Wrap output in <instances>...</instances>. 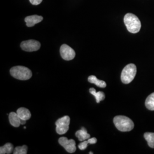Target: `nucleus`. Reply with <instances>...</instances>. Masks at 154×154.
Masks as SVG:
<instances>
[{"instance_id": "1", "label": "nucleus", "mask_w": 154, "mask_h": 154, "mask_svg": "<svg viewBox=\"0 0 154 154\" xmlns=\"http://www.w3.org/2000/svg\"><path fill=\"white\" fill-rule=\"evenodd\" d=\"M124 23L128 31L130 33H138L141 29L140 21L138 17L132 13H127L125 16Z\"/></svg>"}, {"instance_id": "2", "label": "nucleus", "mask_w": 154, "mask_h": 154, "mask_svg": "<svg viewBox=\"0 0 154 154\" xmlns=\"http://www.w3.org/2000/svg\"><path fill=\"white\" fill-rule=\"evenodd\" d=\"M113 122L116 128L122 132L130 131L134 127L132 120L126 116H116L114 117Z\"/></svg>"}, {"instance_id": "3", "label": "nucleus", "mask_w": 154, "mask_h": 154, "mask_svg": "<svg viewBox=\"0 0 154 154\" xmlns=\"http://www.w3.org/2000/svg\"><path fill=\"white\" fill-rule=\"evenodd\" d=\"M11 76L14 78L25 81L29 79L32 77V72L28 67L22 66L13 67L10 70Z\"/></svg>"}, {"instance_id": "4", "label": "nucleus", "mask_w": 154, "mask_h": 154, "mask_svg": "<svg viewBox=\"0 0 154 154\" xmlns=\"http://www.w3.org/2000/svg\"><path fill=\"white\" fill-rule=\"evenodd\" d=\"M137 74V67L130 63L125 67L121 73V81L125 84H128L131 82Z\"/></svg>"}, {"instance_id": "5", "label": "nucleus", "mask_w": 154, "mask_h": 154, "mask_svg": "<svg viewBox=\"0 0 154 154\" xmlns=\"http://www.w3.org/2000/svg\"><path fill=\"white\" fill-rule=\"evenodd\" d=\"M70 118L69 116H64L63 117L58 119L56 122V132L60 135L65 134L69 128Z\"/></svg>"}, {"instance_id": "6", "label": "nucleus", "mask_w": 154, "mask_h": 154, "mask_svg": "<svg viewBox=\"0 0 154 154\" xmlns=\"http://www.w3.org/2000/svg\"><path fill=\"white\" fill-rule=\"evenodd\" d=\"M58 142L69 153H73L77 149L76 143L74 139H68L66 137H61L59 139Z\"/></svg>"}, {"instance_id": "7", "label": "nucleus", "mask_w": 154, "mask_h": 154, "mask_svg": "<svg viewBox=\"0 0 154 154\" xmlns=\"http://www.w3.org/2000/svg\"><path fill=\"white\" fill-rule=\"evenodd\" d=\"M41 44L38 41L30 39L28 41H24L21 44V48L23 50L28 52H32L37 51L40 49Z\"/></svg>"}, {"instance_id": "8", "label": "nucleus", "mask_w": 154, "mask_h": 154, "mask_svg": "<svg viewBox=\"0 0 154 154\" xmlns=\"http://www.w3.org/2000/svg\"><path fill=\"white\" fill-rule=\"evenodd\" d=\"M60 54L62 58L66 61H70L75 57V52L67 45H62L60 48Z\"/></svg>"}, {"instance_id": "9", "label": "nucleus", "mask_w": 154, "mask_h": 154, "mask_svg": "<svg viewBox=\"0 0 154 154\" xmlns=\"http://www.w3.org/2000/svg\"><path fill=\"white\" fill-rule=\"evenodd\" d=\"M43 20V17L38 15H33L26 17L25 18V21L26 23V26L28 27H32L35 24L41 22Z\"/></svg>"}, {"instance_id": "10", "label": "nucleus", "mask_w": 154, "mask_h": 154, "mask_svg": "<svg viewBox=\"0 0 154 154\" xmlns=\"http://www.w3.org/2000/svg\"><path fill=\"white\" fill-rule=\"evenodd\" d=\"M9 122L11 126L15 127H18L21 125V119L17 115V112H11L9 115Z\"/></svg>"}, {"instance_id": "11", "label": "nucleus", "mask_w": 154, "mask_h": 154, "mask_svg": "<svg viewBox=\"0 0 154 154\" xmlns=\"http://www.w3.org/2000/svg\"><path fill=\"white\" fill-rule=\"evenodd\" d=\"M16 112L17 115L20 118V119L24 121L29 120L32 116L30 111L28 110V109L24 107H21L18 109Z\"/></svg>"}, {"instance_id": "12", "label": "nucleus", "mask_w": 154, "mask_h": 154, "mask_svg": "<svg viewBox=\"0 0 154 154\" xmlns=\"http://www.w3.org/2000/svg\"><path fill=\"white\" fill-rule=\"evenodd\" d=\"M75 136L81 142L86 140L90 138V135L88 133L87 130L84 127H82L81 130L77 131L75 133Z\"/></svg>"}, {"instance_id": "13", "label": "nucleus", "mask_w": 154, "mask_h": 154, "mask_svg": "<svg viewBox=\"0 0 154 154\" xmlns=\"http://www.w3.org/2000/svg\"><path fill=\"white\" fill-rule=\"evenodd\" d=\"M88 81L89 82L95 84L96 86L101 88H105L106 87V83L105 82V81L99 80L94 75H90L88 77Z\"/></svg>"}, {"instance_id": "14", "label": "nucleus", "mask_w": 154, "mask_h": 154, "mask_svg": "<svg viewBox=\"0 0 154 154\" xmlns=\"http://www.w3.org/2000/svg\"><path fill=\"white\" fill-rule=\"evenodd\" d=\"M89 91H90V93L94 95V97L95 98L96 102L97 103H99L101 100H103L105 99V94L102 91L96 92L95 89L94 88H90Z\"/></svg>"}, {"instance_id": "15", "label": "nucleus", "mask_w": 154, "mask_h": 154, "mask_svg": "<svg viewBox=\"0 0 154 154\" xmlns=\"http://www.w3.org/2000/svg\"><path fill=\"white\" fill-rule=\"evenodd\" d=\"M14 147L11 143H6L5 144L0 148V154H9L13 152Z\"/></svg>"}, {"instance_id": "16", "label": "nucleus", "mask_w": 154, "mask_h": 154, "mask_svg": "<svg viewBox=\"0 0 154 154\" xmlns=\"http://www.w3.org/2000/svg\"><path fill=\"white\" fill-rule=\"evenodd\" d=\"M144 137L147 142L149 147L154 149V132H146L144 134Z\"/></svg>"}, {"instance_id": "17", "label": "nucleus", "mask_w": 154, "mask_h": 154, "mask_svg": "<svg viewBox=\"0 0 154 154\" xmlns=\"http://www.w3.org/2000/svg\"><path fill=\"white\" fill-rule=\"evenodd\" d=\"M97 142V139L96 138H90L88 139V140H84L83 141L82 143L79 144L78 145V148L81 150H85L87 148L88 144H95Z\"/></svg>"}, {"instance_id": "18", "label": "nucleus", "mask_w": 154, "mask_h": 154, "mask_svg": "<svg viewBox=\"0 0 154 154\" xmlns=\"http://www.w3.org/2000/svg\"><path fill=\"white\" fill-rule=\"evenodd\" d=\"M145 105L149 110L154 111V93L151 94L147 98Z\"/></svg>"}, {"instance_id": "19", "label": "nucleus", "mask_w": 154, "mask_h": 154, "mask_svg": "<svg viewBox=\"0 0 154 154\" xmlns=\"http://www.w3.org/2000/svg\"><path fill=\"white\" fill-rule=\"evenodd\" d=\"M28 151V146L26 145L22 146H18L16 147L13 153L14 154H26Z\"/></svg>"}, {"instance_id": "20", "label": "nucleus", "mask_w": 154, "mask_h": 154, "mask_svg": "<svg viewBox=\"0 0 154 154\" xmlns=\"http://www.w3.org/2000/svg\"><path fill=\"white\" fill-rule=\"evenodd\" d=\"M29 1H30V3H31L32 5H39V4H40L42 2V0H29Z\"/></svg>"}, {"instance_id": "21", "label": "nucleus", "mask_w": 154, "mask_h": 154, "mask_svg": "<svg viewBox=\"0 0 154 154\" xmlns=\"http://www.w3.org/2000/svg\"><path fill=\"white\" fill-rule=\"evenodd\" d=\"M89 154H93L92 152H89Z\"/></svg>"}, {"instance_id": "22", "label": "nucleus", "mask_w": 154, "mask_h": 154, "mask_svg": "<svg viewBox=\"0 0 154 154\" xmlns=\"http://www.w3.org/2000/svg\"><path fill=\"white\" fill-rule=\"evenodd\" d=\"M23 128H25V129H26V127H25V126L24 127H23Z\"/></svg>"}]
</instances>
